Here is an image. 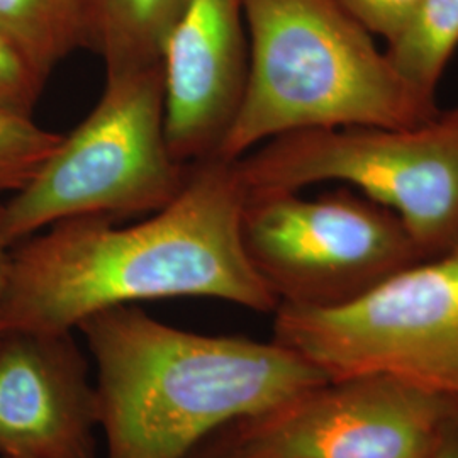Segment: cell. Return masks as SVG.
<instances>
[{
	"instance_id": "ac0fdd59",
	"label": "cell",
	"mask_w": 458,
	"mask_h": 458,
	"mask_svg": "<svg viewBox=\"0 0 458 458\" xmlns=\"http://www.w3.org/2000/svg\"><path fill=\"white\" fill-rule=\"evenodd\" d=\"M189 458H238L228 443L223 438L221 431H216L206 442L200 443Z\"/></svg>"
},
{
	"instance_id": "e0dca14e",
	"label": "cell",
	"mask_w": 458,
	"mask_h": 458,
	"mask_svg": "<svg viewBox=\"0 0 458 458\" xmlns=\"http://www.w3.org/2000/svg\"><path fill=\"white\" fill-rule=\"evenodd\" d=\"M425 458H458V406L445 420Z\"/></svg>"
},
{
	"instance_id": "2e32d148",
	"label": "cell",
	"mask_w": 458,
	"mask_h": 458,
	"mask_svg": "<svg viewBox=\"0 0 458 458\" xmlns=\"http://www.w3.org/2000/svg\"><path fill=\"white\" fill-rule=\"evenodd\" d=\"M361 26L386 43L404 28L420 0H338Z\"/></svg>"
},
{
	"instance_id": "6da1fadb",
	"label": "cell",
	"mask_w": 458,
	"mask_h": 458,
	"mask_svg": "<svg viewBox=\"0 0 458 458\" xmlns=\"http://www.w3.org/2000/svg\"><path fill=\"white\" fill-rule=\"evenodd\" d=\"M245 200L236 162L213 157L191 165L181 194L136 225L75 217L21 240L0 289V331H77L98 312L174 297L276 311L246 257Z\"/></svg>"
},
{
	"instance_id": "8992f818",
	"label": "cell",
	"mask_w": 458,
	"mask_h": 458,
	"mask_svg": "<svg viewBox=\"0 0 458 458\" xmlns=\"http://www.w3.org/2000/svg\"><path fill=\"white\" fill-rule=\"evenodd\" d=\"M274 314L272 340L329 380L382 374L458 399V242L352 302Z\"/></svg>"
},
{
	"instance_id": "9a60e30c",
	"label": "cell",
	"mask_w": 458,
	"mask_h": 458,
	"mask_svg": "<svg viewBox=\"0 0 458 458\" xmlns=\"http://www.w3.org/2000/svg\"><path fill=\"white\" fill-rule=\"evenodd\" d=\"M47 79L0 34V109L33 115Z\"/></svg>"
},
{
	"instance_id": "52a82bcc",
	"label": "cell",
	"mask_w": 458,
	"mask_h": 458,
	"mask_svg": "<svg viewBox=\"0 0 458 458\" xmlns=\"http://www.w3.org/2000/svg\"><path fill=\"white\" fill-rule=\"evenodd\" d=\"M246 257L278 304L336 308L426 260L397 214L348 187L246 196Z\"/></svg>"
},
{
	"instance_id": "ba28073f",
	"label": "cell",
	"mask_w": 458,
	"mask_h": 458,
	"mask_svg": "<svg viewBox=\"0 0 458 458\" xmlns=\"http://www.w3.org/2000/svg\"><path fill=\"white\" fill-rule=\"evenodd\" d=\"M457 406V397L361 374L219 431L238 458H425Z\"/></svg>"
},
{
	"instance_id": "7a4b0ae2",
	"label": "cell",
	"mask_w": 458,
	"mask_h": 458,
	"mask_svg": "<svg viewBox=\"0 0 458 458\" xmlns=\"http://www.w3.org/2000/svg\"><path fill=\"white\" fill-rule=\"evenodd\" d=\"M77 331L96 363L106 458H189L225 426L329 380L274 340L200 335L138 306L98 312Z\"/></svg>"
},
{
	"instance_id": "5b68a950",
	"label": "cell",
	"mask_w": 458,
	"mask_h": 458,
	"mask_svg": "<svg viewBox=\"0 0 458 458\" xmlns=\"http://www.w3.org/2000/svg\"><path fill=\"white\" fill-rule=\"evenodd\" d=\"M246 196L342 182L401 217L423 255L458 242V124L336 126L280 134L236 160Z\"/></svg>"
},
{
	"instance_id": "9c48e42d",
	"label": "cell",
	"mask_w": 458,
	"mask_h": 458,
	"mask_svg": "<svg viewBox=\"0 0 458 458\" xmlns=\"http://www.w3.org/2000/svg\"><path fill=\"white\" fill-rule=\"evenodd\" d=\"M75 331H0L2 458H98V389Z\"/></svg>"
},
{
	"instance_id": "30bf717a",
	"label": "cell",
	"mask_w": 458,
	"mask_h": 458,
	"mask_svg": "<svg viewBox=\"0 0 458 458\" xmlns=\"http://www.w3.org/2000/svg\"><path fill=\"white\" fill-rule=\"evenodd\" d=\"M160 64L174 157L183 165L217 157L245 96V0H183Z\"/></svg>"
},
{
	"instance_id": "7c38bea8",
	"label": "cell",
	"mask_w": 458,
	"mask_h": 458,
	"mask_svg": "<svg viewBox=\"0 0 458 458\" xmlns=\"http://www.w3.org/2000/svg\"><path fill=\"white\" fill-rule=\"evenodd\" d=\"M0 34L48 81L82 48H92L87 0H0Z\"/></svg>"
},
{
	"instance_id": "5bb4252c",
	"label": "cell",
	"mask_w": 458,
	"mask_h": 458,
	"mask_svg": "<svg viewBox=\"0 0 458 458\" xmlns=\"http://www.w3.org/2000/svg\"><path fill=\"white\" fill-rule=\"evenodd\" d=\"M62 138V132L39 126L33 115L0 109V196H13L31 181Z\"/></svg>"
},
{
	"instance_id": "ffe728a7",
	"label": "cell",
	"mask_w": 458,
	"mask_h": 458,
	"mask_svg": "<svg viewBox=\"0 0 458 458\" xmlns=\"http://www.w3.org/2000/svg\"><path fill=\"white\" fill-rule=\"evenodd\" d=\"M448 121H454V123H457L458 124V107L457 109H452V111H448V113H442Z\"/></svg>"
},
{
	"instance_id": "277c9868",
	"label": "cell",
	"mask_w": 458,
	"mask_h": 458,
	"mask_svg": "<svg viewBox=\"0 0 458 458\" xmlns=\"http://www.w3.org/2000/svg\"><path fill=\"white\" fill-rule=\"evenodd\" d=\"M189 172L166 138L162 64L106 72L94 109L4 202L7 240L75 217L149 216L181 194Z\"/></svg>"
},
{
	"instance_id": "3957f363",
	"label": "cell",
	"mask_w": 458,
	"mask_h": 458,
	"mask_svg": "<svg viewBox=\"0 0 458 458\" xmlns=\"http://www.w3.org/2000/svg\"><path fill=\"white\" fill-rule=\"evenodd\" d=\"M245 96L217 158L312 128H418L438 119L338 0H245Z\"/></svg>"
},
{
	"instance_id": "d6986e66",
	"label": "cell",
	"mask_w": 458,
	"mask_h": 458,
	"mask_svg": "<svg viewBox=\"0 0 458 458\" xmlns=\"http://www.w3.org/2000/svg\"><path fill=\"white\" fill-rule=\"evenodd\" d=\"M11 248H13V245L7 240L5 225H4V204L0 202V289H2V284H4V278H5V272H7Z\"/></svg>"
},
{
	"instance_id": "4fadbf2b",
	"label": "cell",
	"mask_w": 458,
	"mask_h": 458,
	"mask_svg": "<svg viewBox=\"0 0 458 458\" xmlns=\"http://www.w3.org/2000/svg\"><path fill=\"white\" fill-rule=\"evenodd\" d=\"M458 47V0H420L386 53L399 77L428 104Z\"/></svg>"
},
{
	"instance_id": "8fae6325",
	"label": "cell",
	"mask_w": 458,
	"mask_h": 458,
	"mask_svg": "<svg viewBox=\"0 0 458 458\" xmlns=\"http://www.w3.org/2000/svg\"><path fill=\"white\" fill-rule=\"evenodd\" d=\"M183 0H87L92 51L106 72L158 65Z\"/></svg>"
}]
</instances>
